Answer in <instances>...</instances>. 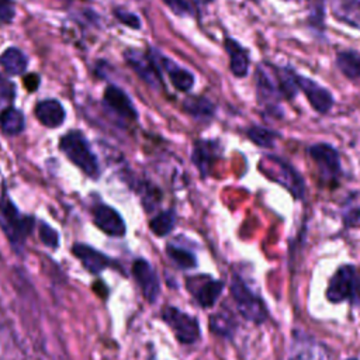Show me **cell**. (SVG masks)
Masks as SVG:
<instances>
[{
    "mask_svg": "<svg viewBox=\"0 0 360 360\" xmlns=\"http://www.w3.org/2000/svg\"><path fill=\"white\" fill-rule=\"evenodd\" d=\"M219 156V142L217 139H197L193 145L191 160L200 170L201 176H207Z\"/></svg>",
    "mask_w": 360,
    "mask_h": 360,
    "instance_id": "e0dca14e",
    "label": "cell"
},
{
    "mask_svg": "<svg viewBox=\"0 0 360 360\" xmlns=\"http://www.w3.org/2000/svg\"><path fill=\"white\" fill-rule=\"evenodd\" d=\"M114 15L122 22L125 24L127 27L129 28H134V30H139L141 28V20L136 14L131 13V11H127V10H122V8H115L114 10Z\"/></svg>",
    "mask_w": 360,
    "mask_h": 360,
    "instance_id": "836d02e7",
    "label": "cell"
},
{
    "mask_svg": "<svg viewBox=\"0 0 360 360\" xmlns=\"http://www.w3.org/2000/svg\"><path fill=\"white\" fill-rule=\"evenodd\" d=\"M349 360H357V359H349Z\"/></svg>",
    "mask_w": 360,
    "mask_h": 360,
    "instance_id": "ab89813d",
    "label": "cell"
},
{
    "mask_svg": "<svg viewBox=\"0 0 360 360\" xmlns=\"http://www.w3.org/2000/svg\"><path fill=\"white\" fill-rule=\"evenodd\" d=\"M333 17L357 31H360V0H333Z\"/></svg>",
    "mask_w": 360,
    "mask_h": 360,
    "instance_id": "7402d4cb",
    "label": "cell"
},
{
    "mask_svg": "<svg viewBox=\"0 0 360 360\" xmlns=\"http://www.w3.org/2000/svg\"><path fill=\"white\" fill-rule=\"evenodd\" d=\"M39 238H41L42 243H45L49 248H58V245H59L58 232L53 228H51L48 224L41 222V225H39Z\"/></svg>",
    "mask_w": 360,
    "mask_h": 360,
    "instance_id": "d6a6232c",
    "label": "cell"
},
{
    "mask_svg": "<svg viewBox=\"0 0 360 360\" xmlns=\"http://www.w3.org/2000/svg\"><path fill=\"white\" fill-rule=\"evenodd\" d=\"M283 1H295V0H283Z\"/></svg>",
    "mask_w": 360,
    "mask_h": 360,
    "instance_id": "f35d334b",
    "label": "cell"
},
{
    "mask_svg": "<svg viewBox=\"0 0 360 360\" xmlns=\"http://www.w3.org/2000/svg\"><path fill=\"white\" fill-rule=\"evenodd\" d=\"M22 83H24V87H25L30 93H32V91H35V90L38 89V86H39V76H38L37 73L25 75V76L22 77Z\"/></svg>",
    "mask_w": 360,
    "mask_h": 360,
    "instance_id": "8d00e7d4",
    "label": "cell"
},
{
    "mask_svg": "<svg viewBox=\"0 0 360 360\" xmlns=\"http://www.w3.org/2000/svg\"><path fill=\"white\" fill-rule=\"evenodd\" d=\"M255 93L257 104L273 115H281L283 93L280 89L276 66L260 63L255 72Z\"/></svg>",
    "mask_w": 360,
    "mask_h": 360,
    "instance_id": "6da1fadb",
    "label": "cell"
},
{
    "mask_svg": "<svg viewBox=\"0 0 360 360\" xmlns=\"http://www.w3.org/2000/svg\"><path fill=\"white\" fill-rule=\"evenodd\" d=\"M60 150L66 158L76 165L86 176L97 179L100 174V167L96 155L91 152L90 145L84 135L79 131H69L60 138Z\"/></svg>",
    "mask_w": 360,
    "mask_h": 360,
    "instance_id": "3957f363",
    "label": "cell"
},
{
    "mask_svg": "<svg viewBox=\"0 0 360 360\" xmlns=\"http://www.w3.org/2000/svg\"><path fill=\"white\" fill-rule=\"evenodd\" d=\"M18 347L13 339V336L0 329V360H20Z\"/></svg>",
    "mask_w": 360,
    "mask_h": 360,
    "instance_id": "4dcf8cb0",
    "label": "cell"
},
{
    "mask_svg": "<svg viewBox=\"0 0 360 360\" xmlns=\"http://www.w3.org/2000/svg\"><path fill=\"white\" fill-rule=\"evenodd\" d=\"M246 135L253 143H256L260 148H273L276 139L280 136L278 132L262 125H250L246 129Z\"/></svg>",
    "mask_w": 360,
    "mask_h": 360,
    "instance_id": "484cf974",
    "label": "cell"
},
{
    "mask_svg": "<svg viewBox=\"0 0 360 360\" xmlns=\"http://www.w3.org/2000/svg\"><path fill=\"white\" fill-rule=\"evenodd\" d=\"M0 226L8 238L13 249L20 253L24 249L27 236L34 228V219L22 215L11 201L4 200L0 204Z\"/></svg>",
    "mask_w": 360,
    "mask_h": 360,
    "instance_id": "277c9868",
    "label": "cell"
},
{
    "mask_svg": "<svg viewBox=\"0 0 360 360\" xmlns=\"http://www.w3.org/2000/svg\"><path fill=\"white\" fill-rule=\"evenodd\" d=\"M326 298L333 304H360V276L354 266L343 264L336 270L329 280Z\"/></svg>",
    "mask_w": 360,
    "mask_h": 360,
    "instance_id": "5b68a950",
    "label": "cell"
},
{
    "mask_svg": "<svg viewBox=\"0 0 360 360\" xmlns=\"http://www.w3.org/2000/svg\"><path fill=\"white\" fill-rule=\"evenodd\" d=\"M174 225H176L174 210H166L152 218L149 228L156 236H165V235L170 233V231L174 228Z\"/></svg>",
    "mask_w": 360,
    "mask_h": 360,
    "instance_id": "4316f807",
    "label": "cell"
},
{
    "mask_svg": "<svg viewBox=\"0 0 360 360\" xmlns=\"http://www.w3.org/2000/svg\"><path fill=\"white\" fill-rule=\"evenodd\" d=\"M34 112H35V117L38 118V121L48 128L60 127L66 117L65 108L55 98H48V100L39 101L35 105Z\"/></svg>",
    "mask_w": 360,
    "mask_h": 360,
    "instance_id": "ffe728a7",
    "label": "cell"
},
{
    "mask_svg": "<svg viewBox=\"0 0 360 360\" xmlns=\"http://www.w3.org/2000/svg\"><path fill=\"white\" fill-rule=\"evenodd\" d=\"M166 253L169 256V259L179 267L183 270L187 269H194L197 266V259L195 256L188 252L184 248H180L177 245H167L166 246Z\"/></svg>",
    "mask_w": 360,
    "mask_h": 360,
    "instance_id": "83f0119b",
    "label": "cell"
},
{
    "mask_svg": "<svg viewBox=\"0 0 360 360\" xmlns=\"http://www.w3.org/2000/svg\"><path fill=\"white\" fill-rule=\"evenodd\" d=\"M183 110L195 121L210 122L215 115L217 107L204 96H188L183 100Z\"/></svg>",
    "mask_w": 360,
    "mask_h": 360,
    "instance_id": "44dd1931",
    "label": "cell"
},
{
    "mask_svg": "<svg viewBox=\"0 0 360 360\" xmlns=\"http://www.w3.org/2000/svg\"><path fill=\"white\" fill-rule=\"evenodd\" d=\"M186 285L191 295L194 297V300L202 308L214 307L224 290V281L214 280L208 276L188 277Z\"/></svg>",
    "mask_w": 360,
    "mask_h": 360,
    "instance_id": "4fadbf2b",
    "label": "cell"
},
{
    "mask_svg": "<svg viewBox=\"0 0 360 360\" xmlns=\"http://www.w3.org/2000/svg\"><path fill=\"white\" fill-rule=\"evenodd\" d=\"M25 120L20 110L14 107L4 108L0 114V128L6 135H18L24 131Z\"/></svg>",
    "mask_w": 360,
    "mask_h": 360,
    "instance_id": "d4e9b609",
    "label": "cell"
},
{
    "mask_svg": "<svg viewBox=\"0 0 360 360\" xmlns=\"http://www.w3.org/2000/svg\"><path fill=\"white\" fill-rule=\"evenodd\" d=\"M27 56L18 48H7L0 56V65L11 76L22 75L27 69Z\"/></svg>",
    "mask_w": 360,
    "mask_h": 360,
    "instance_id": "cb8c5ba5",
    "label": "cell"
},
{
    "mask_svg": "<svg viewBox=\"0 0 360 360\" xmlns=\"http://www.w3.org/2000/svg\"><path fill=\"white\" fill-rule=\"evenodd\" d=\"M14 98V86L0 75V104L10 103Z\"/></svg>",
    "mask_w": 360,
    "mask_h": 360,
    "instance_id": "d590c367",
    "label": "cell"
},
{
    "mask_svg": "<svg viewBox=\"0 0 360 360\" xmlns=\"http://www.w3.org/2000/svg\"><path fill=\"white\" fill-rule=\"evenodd\" d=\"M260 172L271 181L288 190L294 198H302L305 184L301 174L284 159L276 155H264L259 162Z\"/></svg>",
    "mask_w": 360,
    "mask_h": 360,
    "instance_id": "7a4b0ae2",
    "label": "cell"
},
{
    "mask_svg": "<svg viewBox=\"0 0 360 360\" xmlns=\"http://www.w3.org/2000/svg\"><path fill=\"white\" fill-rule=\"evenodd\" d=\"M335 65L345 77L350 80L360 79V51L345 49L338 52Z\"/></svg>",
    "mask_w": 360,
    "mask_h": 360,
    "instance_id": "603a6c76",
    "label": "cell"
},
{
    "mask_svg": "<svg viewBox=\"0 0 360 360\" xmlns=\"http://www.w3.org/2000/svg\"><path fill=\"white\" fill-rule=\"evenodd\" d=\"M288 360H333L328 346L302 330H294L288 346Z\"/></svg>",
    "mask_w": 360,
    "mask_h": 360,
    "instance_id": "9c48e42d",
    "label": "cell"
},
{
    "mask_svg": "<svg viewBox=\"0 0 360 360\" xmlns=\"http://www.w3.org/2000/svg\"><path fill=\"white\" fill-rule=\"evenodd\" d=\"M308 155L315 163L318 174L323 183H336L342 174L340 156L335 146L330 143L319 142L308 148Z\"/></svg>",
    "mask_w": 360,
    "mask_h": 360,
    "instance_id": "52a82bcc",
    "label": "cell"
},
{
    "mask_svg": "<svg viewBox=\"0 0 360 360\" xmlns=\"http://www.w3.org/2000/svg\"><path fill=\"white\" fill-rule=\"evenodd\" d=\"M210 326L214 333L224 338H231L235 329V322L228 312H217L211 316Z\"/></svg>",
    "mask_w": 360,
    "mask_h": 360,
    "instance_id": "f1b7e54d",
    "label": "cell"
},
{
    "mask_svg": "<svg viewBox=\"0 0 360 360\" xmlns=\"http://www.w3.org/2000/svg\"><path fill=\"white\" fill-rule=\"evenodd\" d=\"M15 14L13 0H0V24H8Z\"/></svg>",
    "mask_w": 360,
    "mask_h": 360,
    "instance_id": "e575fe53",
    "label": "cell"
},
{
    "mask_svg": "<svg viewBox=\"0 0 360 360\" xmlns=\"http://www.w3.org/2000/svg\"><path fill=\"white\" fill-rule=\"evenodd\" d=\"M132 274L148 302L153 304L160 291L159 277L152 264L145 259H136L132 264Z\"/></svg>",
    "mask_w": 360,
    "mask_h": 360,
    "instance_id": "5bb4252c",
    "label": "cell"
},
{
    "mask_svg": "<svg viewBox=\"0 0 360 360\" xmlns=\"http://www.w3.org/2000/svg\"><path fill=\"white\" fill-rule=\"evenodd\" d=\"M124 59L127 63L132 68V70L152 89H162V75L160 70L152 58V55L148 52H142L139 49L129 48L124 52Z\"/></svg>",
    "mask_w": 360,
    "mask_h": 360,
    "instance_id": "30bf717a",
    "label": "cell"
},
{
    "mask_svg": "<svg viewBox=\"0 0 360 360\" xmlns=\"http://www.w3.org/2000/svg\"><path fill=\"white\" fill-rule=\"evenodd\" d=\"M149 53L155 59L159 70H163L170 83L179 91H190L195 84V76L188 69L180 66L177 62L170 59L169 56L160 53L158 49H149Z\"/></svg>",
    "mask_w": 360,
    "mask_h": 360,
    "instance_id": "7c38bea8",
    "label": "cell"
},
{
    "mask_svg": "<svg viewBox=\"0 0 360 360\" xmlns=\"http://www.w3.org/2000/svg\"><path fill=\"white\" fill-rule=\"evenodd\" d=\"M94 224L110 236H124L127 226L117 210L110 205L100 204L93 210Z\"/></svg>",
    "mask_w": 360,
    "mask_h": 360,
    "instance_id": "2e32d148",
    "label": "cell"
},
{
    "mask_svg": "<svg viewBox=\"0 0 360 360\" xmlns=\"http://www.w3.org/2000/svg\"><path fill=\"white\" fill-rule=\"evenodd\" d=\"M224 48L229 58L231 73L238 79L246 77L250 68V58L248 49L239 41L231 37H226L224 39Z\"/></svg>",
    "mask_w": 360,
    "mask_h": 360,
    "instance_id": "ac0fdd59",
    "label": "cell"
},
{
    "mask_svg": "<svg viewBox=\"0 0 360 360\" xmlns=\"http://www.w3.org/2000/svg\"><path fill=\"white\" fill-rule=\"evenodd\" d=\"M308 25L316 34H323L325 30V0H316L311 8L308 15Z\"/></svg>",
    "mask_w": 360,
    "mask_h": 360,
    "instance_id": "f546056e",
    "label": "cell"
},
{
    "mask_svg": "<svg viewBox=\"0 0 360 360\" xmlns=\"http://www.w3.org/2000/svg\"><path fill=\"white\" fill-rule=\"evenodd\" d=\"M104 105L117 117L125 121H135L138 118V112L135 105L132 104L128 94L120 89L118 86H108L103 94Z\"/></svg>",
    "mask_w": 360,
    "mask_h": 360,
    "instance_id": "9a60e30c",
    "label": "cell"
},
{
    "mask_svg": "<svg viewBox=\"0 0 360 360\" xmlns=\"http://www.w3.org/2000/svg\"><path fill=\"white\" fill-rule=\"evenodd\" d=\"M162 318L172 328L176 339L180 343L193 345L200 339L201 330L198 319L190 314L183 312L176 307H166L162 312Z\"/></svg>",
    "mask_w": 360,
    "mask_h": 360,
    "instance_id": "ba28073f",
    "label": "cell"
},
{
    "mask_svg": "<svg viewBox=\"0 0 360 360\" xmlns=\"http://www.w3.org/2000/svg\"><path fill=\"white\" fill-rule=\"evenodd\" d=\"M194 1L200 4H208V3H212L214 0H194ZM250 1H260V0H250Z\"/></svg>",
    "mask_w": 360,
    "mask_h": 360,
    "instance_id": "74e56055",
    "label": "cell"
},
{
    "mask_svg": "<svg viewBox=\"0 0 360 360\" xmlns=\"http://www.w3.org/2000/svg\"><path fill=\"white\" fill-rule=\"evenodd\" d=\"M295 82H297L298 90L302 91V94L307 97L309 105L316 112L326 114L332 110V107L335 105V97L326 87L319 84L312 77L301 75L298 72H295Z\"/></svg>",
    "mask_w": 360,
    "mask_h": 360,
    "instance_id": "8fae6325",
    "label": "cell"
},
{
    "mask_svg": "<svg viewBox=\"0 0 360 360\" xmlns=\"http://www.w3.org/2000/svg\"><path fill=\"white\" fill-rule=\"evenodd\" d=\"M166 7L179 17H193L194 8L187 0H162Z\"/></svg>",
    "mask_w": 360,
    "mask_h": 360,
    "instance_id": "1f68e13d",
    "label": "cell"
},
{
    "mask_svg": "<svg viewBox=\"0 0 360 360\" xmlns=\"http://www.w3.org/2000/svg\"><path fill=\"white\" fill-rule=\"evenodd\" d=\"M72 252L82 262L83 267L93 274L101 273L111 264V260L104 253L83 243H76L72 248Z\"/></svg>",
    "mask_w": 360,
    "mask_h": 360,
    "instance_id": "d6986e66",
    "label": "cell"
},
{
    "mask_svg": "<svg viewBox=\"0 0 360 360\" xmlns=\"http://www.w3.org/2000/svg\"><path fill=\"white\" fill-rule=\"evenodd\" d=\"M231 294L233 297L238 312L249 322L262 325L266 322L269 312L259 295H256L238 274L232 276Z\"/></svg>",
    "mask_w": 360,
    "mask_h": 360,
    "instance_id": "8992f818",
    "label": "cell"
}]
</instances>
